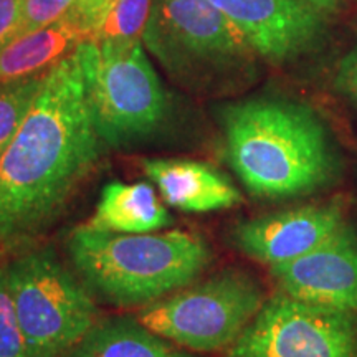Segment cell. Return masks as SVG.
I'll return each mask as SVG.
<instances>
[{"label": "cell", "instance_id": "cell-15", "mask_svg": "<svg viewBox=\"0 0 357 357\" xmlns=\"http://www.w3.org/2000/svg\"><path fill=\"white\" fill-rule=\"evenodd\" d=\"M63 357H194L137 318L111 316L96 321Z\"/></svg>", "mask_w": 357, "mask_h": 357}, {"label": "cell", "instance_id": "cell-18", "mask_svg": "<svg viewBox=\"0 0 357 357\" xmlns=\"http://www.w3.org/2000/svg\"><path fill=\"white\" fill-rule=\"evenodd\" d=\"M0 357H30L3 268H0Z\"/></svg>", "mask_w": 357, "mask_h": 357}, {"label": "cell", "instance_id": "cell-14", "mask_svg": "<svg viewBox=\"0 0 357 357\" xmlns=\"http://www.w3.org/2000/svg\"><path fill=\"white\" fill-rule=\"evenodd\" d=\"M89 40V33L73 10L53 24L15 38L0 52V82L43 73Z\"/></svg>", "mask_w": 357, "mask_h": 357}, {"label": "cell", "instance_id": "cell-7", "mask_svg": "<svg viewBox=\"0 0 357 357\" xmlns=\"http://www.w3.org/2000/svg\"><path fill=\"white\" fill-rule=\"evenodd\" d=\"M227 357H357V314L276 294Z\"/></svg>", "mask_w": 357, "mask_h": 357}, {"label": "cell", "instance_id": "cell-12", "mask_svg": "<svg viewBox=\"0 0 357 357\" xmlns=\"http://www.w3.org/2000/svg\"><path fill=\"white\" fill-rule=\"evenodd\" d=\"M142 171L167 205L182 212L223 211L242 202V194L223 174L192 159H146Z\"/></svg>", "mask_w": 357, "mask_h": 357}, {"label": "cell", "instance_id": "cell-11", "mask_svg": "<svg viewBox=\"0 0 357 357\" xmlns=\"http://www.w3.org/2000/svg\"><path fill=\"white\" fill-rule=\"evenodd\" d=\"M283 293L357 314V231L347 225L323 247L271 266Z\"/></svg>", "mask_w": 357, "mask_h": 357}, {"label": "cell", "instance_id": "cell-22", "mask_svg": "<svg viewBox=\"0 0 357 357\" xmlns=\"http://www.w3.org/2000/svg\"><path fill=\"white\" fill-rule=\"evenodd\" d=\"M336 79L342 91L357 98V50L349 53L342 60Z\"/></svg>", "mask_w": 357, "mask_h": 357}, {"label": "cell", "instance_id": "cell-20", "mask_svg": "<svg viewBox=\"0 0 357 357\" xmlns=\"http://www.w3.org/2000/svg\"><path fill=\"white\" fill-rule=\"evenodd\" d=\"M24 0H0V52L19 37Z\"/></svg>", "mask_w": 357, "mask_h": 357}, {"label": "cell", "instance_id": "cell-13", "mask_svg": "<svg viewBox=\"0 0 357 357\" xmlns=\"http://www.w3.org/2000/svg\"><path fill=\"white\" fill-rule=\"evenodd\" d=\"M174 218L146 182L113 181L102 187L93 217L84 223L89 230L111 234H153L172 225Z\"/></svg>", "mask_w": 357, "mask_h": 357}, {"label": "cell", "instance_id": "cell-10", "mask_svg": "<svg viewBox=\"0 0 357 357\" xmlns=\"http://www.w3.org/2000/svg\"><path fill=\"white\" fill-rule=\"evenodd\" d=\"M346 227L339 205H305L238 223L231 240L248 258L271 268L323 247Z\"/></svg>", "mask_w": 357, "mask_h": 357}, {"label": "cell", "instance_id": "cell-21", "mask_svg": "<svg viewBox=\"0 0 357 357\" xmlns=\"http://www.w3.org/2000/svg\"><path fill=\"white\" fill-rule=\"evenodd\" d=\"M111 0H77L71 10L78 15L86 32L89 33V38L93 37L98 25L101 24L102 17L108 12Z\"/></svg>", "mask_w": 357, "mask_h": 357}, {"label": "cell", "instance_id": "cell-4", "mask_svg": "<svg viewBox=\"0 0 357 357\" xmlns=\"http://www.w3.org/2000/svg\"><path fill=\"white\" fill-rule=\"evenodd\" d=\"M30 357H63L96 323L95 301L52 248L3 268Z\"/></svg>", "mask_w": 357, "mask_h": 357}, {"label": "cell", "instance_id": "cell-19", "mask_svg": "<svg viewBox=\"0 0 357 357\" xmlns=\"http://www.w3.org/2000/svg\"><path fill=\"white\" fill-rule=\"evenodd\" d=\"M75 2L77 0H24L19 37L61 19L75 6Z\"/></svg>", "mask_w": 357, "mask_h": 357}, {"label": "cell", "instance_id": "cell-1", "mask_svg": "<svg viewBox=\"0 0 357 357\" xmlns=\"http://www.w3.org/2000/svg\"><path fill=\"white\" fill-rule=\"evenodd\" d=\"M88 82V40L52 65L0 153V252L29 247L63 215L101 158Z\"/></svg>", "mask_w": 357, "mask_h": 357}, {"label": "cell", "instance_id": "cell-5", "mask_svg": "<svg viewBox=\"0 0 357 357\" xmlns=\"http://www.w3.org/2000/svg\"><path fill=\"white\" fill-rule=\"evenodd\" d=\"M93 119L105 146L126 147L164 123L167 96L141 40H88Z\"/></svg>", "mask_w": 357, "mask_h": 357}, {"label": "cell", "instance_id": "cell-23", "mask_svg": "<svg viewBox=\"0 0 357 357\" xmlns=\"http://www.w3.org/2000/svg\"><path fill=\"white\" fill-rule=\"evenodd\" d=\"M303 2L310 3L311 7L318 8V10H321V12H329V10H334V8L337 7L339 0H303Z\"/></svg>", "mask_w": 357, "mask_h": 357}, {"label": "cell", "instance_id": "cell-16", "mask_svg": "<svg viewBox=\"0 0 357 357\" xmlns=\"http://www.w3.org/2000/svg\"><path fill=\"white\" fill-rule=\"evenodd\" d=\"M45 75L47 71L32 77L0 82V153L15 136L20 124L32 109L45 83Z\"/></svg>", "mask_w": 357, "mask_h": 357}, {"label": "cell", "instance_id": "cell-8", "mask_svg": "<svg viewBox=\"0 0 357 357\" xmlns=\"http://www.w3.org/2000/svg\"><path fill=\"white\" fill-rule=\"evenodd\" d=\"M142 43L171 73L229 66L255 53L245 35L208 0H154Z\"/></svg>", "mask_w": 357, "mask_h": 357}, {"label": "cell", "instance_id": "cell-3", "mask_svg": "<svg viewBox=\"0 0 357 357\" xmlns=\"http://www.w3.org/2000/svg\"><path fill=\"white\" fill-rule=\"evenodd\" d=\"M78 275L106 301L119 306L151 305L190 287L212 260L199 234H111L78 227L68 240Z\"/></svg>", "mask_w": 357, "mask_h": 357}, {"label": "cell", "instance_id": "cell-6", "mask_svg": "<svg viewBox=\"0 0 357 357\" xmlns=\"http://www.w3.org/2000/svg\"><path fill=\"white\" fill-rule=\"evenodd\" d=\"M263 305L265 296L252 276L227 270L151 303L136 318L174 344L211 352L234 344Z\"/></svg>", "mask_w": 357, "mask_h": 357}, {"label": "cell", "instance_id": "cell-24", "mask_svg": "<svg viewBox=\"0 0 357 357\" xmlns=\"http://www.w3.org/2000/svg\"><path fill=\"white\" fill-rule=\"evenodd\" d=\"M114 2H116V0H111V3H109V7H111V6H113V3H114Z\"/></svg>", "mask_w": 357, "mask_h": 357}, {"label": "cell", "instance_id": "cell-17", "mask_svg": "<svg viewBox=\"0 0 357 357\" xmlns=\"http://www.w3.org/2000/svg\"><path fill=\"white\" fill-rule=\"evenodd\" d=\"M154 0H116L89 40H141Z\"/></svg>", "mask_w": 357, "mask_h": 357}, {"label": "cell", "instance_id": "cell-2", "mask_svg": "<svg viewBox=\"0 0 357 357\" xmlns=\"http://www.w3.org/2000/svg\"><path fill=\"white\" fill-rule=\"evenodd\" d=\"M222 128L230 167L258 197L306 195L336 176L328 132L306 106L252 98L225 106Z\"/></svg>", "mask_w": 357, "mask_h": 357}, {"label": "cell", "instance_id": "cell-9", "mask_svg": "<svg viewBox=\"0 0 357 357\" xmlns=\"http://www.w3.org/2000/svg\"><path fill=\"white\" fill-rule=\"evenodd\" d=\"M236 25L248 43L271 63L291 61L318 42L321 10L303 0H208Z\"/></svg>", "mask_w": 357, "mask_h": 357}]
</instances>
